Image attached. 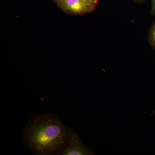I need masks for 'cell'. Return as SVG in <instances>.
I'll use <instances>...</instances> for the list:
<instances>
[{
	"label": "cell",
	"mask_w": 155,
	"mask_h": 155,
	"mask_svg": "<svg viewBox=\"0 0 155 155\" xmlns=\"http://www.w3.org/2000/svg\"><path fill=\"white\" fill-rule=\"evenodd\" d=\"M135 2H143L144 0H134Z\"/></svg>",
	"instance_id": "obj_7"
},
{
	"label": "cell",
	"mask_w": 155,
	"mask_h": 155,
	"mask_svg": "<svg viewBox=\"0 0 155 155\" xmlns=\"http://www.w3.org/2000/svg\"><path fill=\"white\" fill-rule=\"evenodd\" d=\"M155 113V111H154V112H153V113L152 114H151V115H152L153 114H154Z\"/></svg>",
	"instance_id": "obj_9"
},
{
	"label": "cell",
	"mask_w": 155,
	"mask_h": 155,
	"mask_svg": "<svg viewBox=\"0 0 155 155\" xmlns=\"http://www.w3.org/2000/svg\"><path fill=\"white\" fill-rule=\"evenodd\" d=\"M68 140L62 155H91L93 151L81 142L75 131L67 127Z\"/></svg>",
	"instance_id": "obj_2"
},
{
	"label": "cell",
	"mask_w": 155,
	"mask_h": 155,
	"mask_svg": "<svg viewBox=\"0 0 155 155\" xmlns=\"http://www.w3.org/2000/svg\"><path fill=\"white\" fill-rule=\"evenodd\" d=\"M149 42L155 50V21L151 25L149 31Z\"/></svg>",
	"instance_id": "obj_4"
},
{
	"label": "cell",
	"mask_w": 155,
	"mask_h": 155,
	"mask_svg": "<svg viewBox=\"0 0 155 155\" xmlns=\"http://www.w3.org/2000/svg\"><path fill=\"white\" fill-rule=\"evenodd\" d=\"M82 1L88 3V4L93 5L96 6L99 0H82Z\"/></svg>",
	"instance_id": "obj_6"
},
{
	"label": "cell",
	"mask_w": 155,
	"mask_h": 155,
	"mask_svg": "<svg viewBox=\"0 0 155 155\" xmlns=\"http://www.w3.org/2000/svg\"><path fill=\"white\" fill-rule=\"evenodd\" d=\"M150 15L152 16H155V0H152Z\"/></svg>",
	"instance_id": "obj_5"
},
{
	"label": "cell",
	"mask_w": 155,
	"mask_h": 155,
	"mask_svg": "<svg viewBox=\"0 0 155 155\" xmlns=\"http://www.w3.org/2000/svg\"><path fill=\"white\" fill-rule=\"evenodd\" d=\"M58 7L67 14L83 15L91 13L96 6L82 0H59L56 2Z\"/></svg>",
	"instance_id": "obj_3"
},
{
	"label": "cell",
	"mask_w": 155,
	"mask_h": 155,
	"mask_svg": "<svg viewBox=\"0 0 155 155\" xmlns=\"http://www.w3.org/2000/svg\"><path fill=\"white\" fill-rule=\"evenodd\" d=\"M58 1H59V0H54V1L55 2H58Z\"/></svg>",
	"instance_id": "obj_8"
},
{
	"label": "cell",
	"mask_w": 155,
	"mask_h": 155,
	"mask_svg": "<svg viewBox=\"0 0 155 155\" xmlns=\"http://www.w3.org/2000/svg\"><path fill=\"white\" fill-rule=\"evenodd\" d=\"M24 144L37 155H61L68 140L67 127L53 114L32 116L25 125Z\"/></svg>",
	"instance_id": "obj_1"
}]
</instances>
